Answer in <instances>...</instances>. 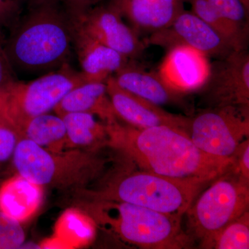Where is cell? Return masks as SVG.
I'll list each match as a JSON object with an SVG mask.
<instances>
[{"mask_svg":"<svg viewBox=\"0 0 249 249\" xmlns=\"http://www.w3.org/2000/svg\"><path fill=\"white\" fill-rule=\"evenodd\" d=\"M106 83L116 116L129 125L140 129L165 125L187 132L190 122L188 118L168 112L159 105L122 89L113 76Z\"/></svg>","mask_w":249,"mask_h":249,"instance_id":"7c38bea8","label":"cell"},{"mask_svg":"<svg viewBox=\"0 0 249 249\" xmlns=\"http://www.w3.org/2000/svg\"><path fill=\"white\" fill-rule=\"evenodd\" d=\"M248 249L249 248V211L232 221L218 232L210 249Z\"/></svg>","mask_w":249,"mask_h":249,"instance_id":"603a6c76","label":"cell"},{"mask_svg":"<svg viewBox=\"0 0 249 249\" xmlns=\"http://www.w3.org/2000/svg\"><path fill=\"white\" fill-rule=\"evenodd\" d=\"M234 164L232 168L247 181H249V142L245 139L232 156Z\"/></svg>","mask_w":249,"mask_h":249,"instance_id":"4316f807","label":"cell"},{"mask_svg":"<svg viewBox=\"0 0 249 249\" xmlns=\"http://www.w3.org/2000/svg\"><path fill=\"white\" fill-rule=\"evenodd\" d=\"M187 133L205 153L231 158L249 134V108L224 106L190 119Z\"/></svg>","mask_w":249,"mask_h":249,"instance_id":"ba28073f","label":"cell"},{"mask_svg":"<svg viewBox=\"0 0 249 249\" xmlns=\"http://www.w3.org/2000/svg\"><path fill=\"white\" fill-rule=\"evenodd\" d=\"M42 199V187L18 175L0 189V211L24 222L39 209Z\"/></svg>","mask_w":249,"mask_h":249,"instance_id":"ac0fdd59","label":"cell"},{"mask_svg":"<svg viewBox=\"0 0 249 249\" xmlns=\"http://www.w3.org/2000/svg\"><path fill=\"white\" fill-rule=\"evenodd\" d=\"M6 101V90H0V118L4 119L5 106Z\"/></svg>","mask_w":249,"mask_h":249,"instance_id":"f546056e","label":"cell"},{"mask_svg":"<svg viewBox=\"0 0 249 249\" xmlns=\"http://www.w3.org/2000/svg\"><path fill=\"white\" fill-rule=\"evenodd\" d=\"M108 145L120 150L140 169L181 181L206 183L233 166L234 159L205 153L182 129L160 125L140 129L107 124Z\"/></svg>","mask_w":249,"mask_h":249,"instance_id":"6da1fadb","label":"cell"},{"mask_svg":"<svg viewBox=\"0 0 249 249\" xmlns=\"http://www.w3.org/2000/svg\"><path fill=\"white\" fill-rule=\"evenodd\" d=\"M73 39L81 67L80 73L86 83H106L129 60L123 54L94 40L73 25Z\"/></svg>","mask_w":249,"mask_h":249,"instance_id":"9a60e30c","label":"cell"},{"mask_svg":"<svg viewBox=\"0 0 249 249\" xmlns=\"http://www.w3.org/2000/svg\"><path fill=\"white\" fill-rule=\"evenodd\" d=\"M92 220L76 210L67 211L59 219L53 242L55 247H79L88 244L94 235Z\"/></svg>","mask_w":249,"mask_h":249,"instance_id":"7402d4cb","label":"cell"},{"mask_svg":"<svg viewBox=\"0 0 249 249\" xmlns=\"http://www.w3.org/2000/svg\"><path fill=\"white\" fill-rule=\"evenodd\" d=\"M147 45L168 49L186 46L199 51L207 57L226 58L235 49L207 23L183 10L168 27L153 33L145 41Z\"/></svg>","mask_w":249,"mask_h":249,"instance_id":"9c48e42d","label":"cell"},{"mask_svg":"<svg viewBox=\"0 0 249 249\" xmlns=\"http://www.w3.org/2000/svg\"><path fill=\"white\" fill-rule=\"evenodd\" d=\"M184 0H110L109 6L137 34H153L168 27L182 12Z\"/></svg>","mask_w":249,"mask_h":249,"instance_id":"5bb4252c","label":"cell"},{"mask_svg":"<svg viewBox=\"0 0 249 249\" xmlns=\"http://www.w3.org/2000/svg\"><path fill=\"white\" fill-rule=\"evenodd\" d=\"M2 46L15 72L45 73L67 63L73 45L71 16L62 0L29 6Z\"/></svg>","mask_w":249,"mask_h":249,"instance_id":"7a4b0ae2","label":"cell"},{"mask_svg":"<svg viewBox=\"0 0 249 249\" xmlns=\"http://www.w3.org/2000/svg\"><path fill=\"white\" fill-rule=\"evenodd\" d=\"M244 5L247 7V9H249V0H241Z\"/></svg>","mask_w":249,"mask_h":249,"instance_id":"1f68e13d","label":"cell"},{"mask_svg":"<svg viewBox=\"0 0 249 249\" xmlns=\"http://www.w3.org/2000/svg\"><path fill=\"white\" fill-rule=\"evenodd\" d=\"M16 72L0 45V90H6L18 81Z\"/></svg>","mask_w":249,"mask_h":249,"instance_id":"83f0119b","label":"cell"},{"mask_svg":"<svg viewBox=\"0 0 249 249\" xmlns=\"http://www.w3.org/2000/svg\"><path fill=\"white\" fill-rule=\"evenodd\" d=\"M13 160L18 174L41 187L83 191L102 173L106 160L80 149L53 152L22 137Z\"/></svg>","mask_w":249,"mask_h":249,"instance_id":"3957f363","label":"cell"},{"mask_svg":"<svg viewBox=\"0 0 249 249\" xmlns=\"http://www.w3.org/2000/svg\"><path fill=\"white\" fill-rule=\"evenodd\" d=\"M53 111L60 117L68 113H89L106 124H112L118 119L108 96L106 83H85L73 88Z\"/></svg>","mask_w":249,"mask_h":249,"instance_id":"e0dca14e","label":"cell"},{"mask_svg":"<svg viewBox=\"0 0 249 249\" xmlns=\"http://www.w3.org/2000/svg\"><path fill=\"white\" fill-rule=\"evenodd\" d=\"M222 17L237 27L249 31V9L241 0H208Z\"/></svg>","mask_w":249,"mask_h":249,"instance_id":"d4e9b609","label":"cell"},{"mask_svg":"<svg viewBox=\"0 0 249 249\" xmlns=\"http://www.w3.org/2000/svg\"><path fill=\"white\" fill-rule=\"evenodd\" d=\"M217 178L186 213L192 235L207 249L218 232L249 211V181L232 167Z\"/></svg>","mask_w":249,"mask_h":249,"instance_id":"8992f818","label":"cell"},{"mask_svg":"<svg viewBox=\"0 0 249 249\" xmlns=\"http://www.w3.org/2000/svg\"><path fill=\"white\" fill-rule=\"evenodd\" d=\"M204 184L141 169L123 175L93 196L97 200L129 203L181 218Z\"/></svg>","mask_w":249,"mask_h":249,"instance_id":"5b68a950","label":"cell"},{"mask_svg":"<svg viewBox=\"0 0 249 249\" xmlns=\"http://www.w3.org/2000/svg\"><path fill=\"white\" fill-rule=\"evenodd\" d=\"M85 83L68 62L29 83L18 80L6 89L4 119L20 133L28 121L53 110L67 93Z\"/></svg>","mask_w":249,"mask_h":249,"instance_id":"52a82bcc","label":"cell"},{"mask_svg":"<svg viewBox=\"0 0 249 249\" xmlns=\"http://www.w3.org/2000/svg\"><path fill=\"white\" fill-rule=\"evenodd\" d=\"M113 77L122 89L159 106L175 102L181 96L165 83L159 72L147 71L134 62L128 60Z\"/></svg>","mask_w":249,"mask_h":249,"instance_id":"2e32d148","label":"cell"},{"mask_svg":"<svg viewBox=\"0 0 249 249\" xmlns=\"http://www.w3.org/2000/svg\"><path fill=\"white\" fill-rule=\"evenodd\" d=\"M20 223L0 211V249H21L25 233Z\"/></svg>","mask_w":249,"mask_h":249,"instance_id":"cb8c5ba5","label":"cell"},{"mask_svg":"<svg viewBox=\"0 0 249 249\" xmlns=\"http://www.w3.org/2000/svg\"><path fill=\"white\" fill-rule=\"evenodd\" d=\"M23 2H27L29 6L31 5L37 4V3L40 2V1H43V0H22Z\"/></svg>","mask_w":249,"mask_h":249,"instance_id":"4dcf8cb0","label":"cell"},{"mask_svg":"<svg viewBox=\"0 0 249 249\" xmlns=\"http://www.w3.org/2000/svg\"><path fill=\"white\" fill-rule=\"evenodd\" d=\"M71 17L79 16L92 7L93 0H62Z\"/></svg>","mask_w":249,"mask_h":249,"instance_id":"f1b7e54d","label":"cell"},{"mask_svg":"<svg viewBox=\"0 0 249 249\" xmlns=\"http://www.w3.org/2000/svg\"><path fill=\"white\" fill-rule=\"evenodd\" d=\"M71 18L73 27L128 59L137 58L147 46L109 4L92 6L83 14Z\"/></svg>","mask_w":249,"mask_h":249,"instance_id":"8fae6325","label":"cell"},{"mask_svg":"<svg viewBox=\"0 0 249 249\" xmlns=\"http://www.w3.org/2000/svg\"><path fill=\"white\" fill-rule=\"evenodd\" d=\"M22 0H0V37L4 30L11 31L20 18Z\"/></svg>","mask_w":249,"mask_h":249,"instance_id":"484cf974","label":"cell"},{"mask_svg":"<svg viewBox=\"0 0 249 249\" xmlns=\"http://www.w3.org/2000/svg\"><path fill=\"white\" fill-rule=\"evenodd\" d=\"M89 113H68L62 116L70 149L96 152L109 143L107 124Z\"/></svg>","mask_w":249,"mask_h":249,"instance_id":"d6986e66","label":"cell"},{"mask_svg":"<svg viewBox=\"0 0 249 249\" xmlns=\"http://www.w3.org/2000/svg\"><path fill=\"white\" fill-rule=\"evenodd\" d=\"M200 90L215 107L249 108L248 51H235L226 58L211 63L209 76Z\"/></svg>","mask_w":249,"mask_h":249,"instance_id":"30bf717a","label":"cell"},{"mask_svg":"<svg viewBox=\"0 0 249 249\" xmlns=\"http://www.w3.org/2000/svg\"><path fill=\"white\" fill-rule=\"evenodd\" d=\"M91 206L95 219L124 242L142 249H180L188 237L181 219L122 201L97 200Z\"/></svg>","mask_w":249,"mask_h":249,"instance_id":"277c9868","label":"cell"},{"mask_svg":"<svg viewBox=\"0 0 249 249\" xmlns=\"http://www.w3.org/2000/svg\"><path fill=\"white\" fill-rule=\"evenodd\" d=\"M190 3L192 12L220 34L236 51L247 49L249 31H245L222 17L208 0H184Z\"/></svg>","mask_w":249,"mask_h":249,"instance_id":"44dd1931","label":"cell"},{"mask_svg":"<svg viewBox=\"0 0 249 249\" xmlns=\"http://www.w3.org/2000/svg\"><path fill=\"white\" fill-rule=\"evenodd\" d=\"M209 57L199 51L178 46L168 49L159 73L172 89L179 93L200 90L209 76Z\"/></svg>","mask_w":249,"mask_h":249,"instance_id":"4fadbf2b","label":"cell"},{"mask_svg":"<svg viewBox=\"0 0 249 249\" xmlns=\"http://www.w3.org/2000/svg\"><path fill=\"white\" fill-rule=\"evenodd\" d=\"M20 134L50 151H62L67 147L66 127L63 119L57 114L47 113L33 118L23 125Z\"/></svg>","mask_w":249,"mask_h":249,"instance_id":"ffe728a7","label":"cell"}]
</instances>
